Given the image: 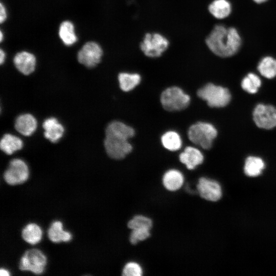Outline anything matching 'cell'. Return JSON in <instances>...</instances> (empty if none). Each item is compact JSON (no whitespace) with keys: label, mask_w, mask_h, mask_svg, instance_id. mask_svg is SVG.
<instances>
[{"label":"cell","mask_w":276,"mask_h":276,"mask_svg":"<svg viewBox=\"0 0 276 276\" xmlns=\"http://www.w3.org/2000/svg\"><path fill=\"white\" fill-rule=\"evenodd\" d=\"M205 42L213 54L225 58L237 53L241 47V38L235 28L217 25L206 37Z\"/></svg>","instance_id":"obj_1"},{"label":"cell","mask_w":276,"mask_h":276,"mask_svg":"<svg viewBox=\"0 0 276 276\" xmlns=\"http://www.w3.org/2000/svg\"><path fill=\"white\" fill-rule=\"evenodd\" d=\"M170 45L169 38L159 32H148L144 34L139 43V49L146 57L150 58L160 57Z\"/></svg>","instance_id":"obj_2"},{"label":"cell","mask_w":276,"mask_h":276,"mask_svg":"<svg viewBox=\"0 0 276 276\" xmlns=\"http://www.w3.org/2000/svg\"><path fill=\"white\" fill-rule=\"evenodd\" d=\"M188 134L192 143L204 149H209L217 136V131L210 123L198 122L190 127Z\"/></svg>","instance_id":"obj_3"},{"label":"cell","mask_w":276,"mask_h":276,"mask_svg":"<svg viewBox=\"0 0 276 276\" xmlns=\"http://www.w3.org/2000/svg\"><path fill=\"white\" fill-rule=\"evenodd\" d=\"M197 95L211 107H224L231 99L228 89L213 83H208L200 88L197 91Z\"/></svg>","instance_id":"obj_4"},{"label":"cell","mask_w":276,"mask_h":276,"mask_svg":"<svg viewBox=\"0 0 276 276\" xmlns=\"http://www.w3.org/2000/svg\"><path fill=\"white\" fill-rule=\"evenodd\" d=\"M160 102L164 108L167 111H179L188 106L190 97L180 88L172 86L163 91L160 96Z\"/></svg>","instance_id":"obj_5"},{"label":"cell","mask_w":276,"mask_h":276,"mask_svg":"<svg viewBox=\"0 0 276 276\" xmlns=\"http://www.w3.org/2000/svg\"><path fill=\"white\" fill-rule=\"evenodd\" d=\"M46 264L47 258L42 252L37 249H31L27 250L21 257L19 268L40 274L43 272Z\"/></svg>","instance_id":"obj_6"},{"label":"cell","mask_w":276,"mask_h":276,"mask_svg":"<svg viewBox=\"0 0 276 276\" xmlns=\"http://www.w3.org/2000/svg\"><path fill=\"white\" fill-rule=\"evenodd\" d=\"M29 175V168L26 162L20 158H14L10 161L4 172V178L8 184L14 186L25 182Z\"/></svg>","instance_id":"obj_7"},{"label":"cell","mask_w":276,"mask_h":276,"mask_svg":"<svg viewBox=\"0 0 276 276\" xmlns=\"http://www.w3.org/2000/svg\"><path fill=\"white\" fill-rule=\"evenodd\" d=\"M103 55L101 46L96 42H86L79 51L78 61L87 67L91 68L98 64Z\"/></svg>","instance_id":"obj_8"},{"label":"cell","mask_w":276,"mask_h":276,"mask_svg":"<svg viewBox=\"0 0 276 276\" xmlns=\"http://www.w3.org/2000/svg\"><path fill=\"white\" fill-rule=\"evenodd\" d=\"M104 145L108 155L114 159L124 158L132 150L128 140L111 136H105Z\"/></svg>","instance_id":"obj_9"},{"label":"cell","mask_w":276,"mask_h":276,"mask_svg":"<svg viewBox=\"0 0 276 276\" xmlns=\"http://www.w3.org/2000/svg\"><path fill=\"white\" fill-rule=\"evenodd\" d=\"M253 119L259 128L272 129L276 127V108L272 105L259 104L255 108Z\"/></svg>","instance_id":"obj_10"},{"label":"cell","mask_w":276,"mask_h":276,"mask_svg":"<svg viewBox=\"0 0 276 276\" xmlns=\"http://www.w3.org/2000/svg\"><path fill=\"white\" fill-rule=\"evenodd\" d=\"M197 189L200 196L208 201H217L222 196L220 185L216 181L205 177L199 179Z\"/></svg>","instance_id":"obj_11"},{"label":"cell","mask_w":276,"mask_h":276,"mask_svg":"<svg viewBox=\"0 0 276 276\" xmlns=\"http://www.w3.org/2000/svg\"><path fill=\"white\" fill-rule=\"evenodd\" d=\"M13 63L19 72L25 75H29L35 71L36 58L33 54L24 51L14 56Z\"/></svg>","instance_id":"obj_12"},{"label":"cell","mask_w":276,"mask_h":276,"mask_svg":"<svg viewBox=\"0 0 276 276\" xmlns=\"http://www.w3.org/2000/svg\"><path fill=\"white\" fill-rule=\"evenodd\" d=\"M42 127L44 130L45 137L52 143L58 142L62 137L64 132L62 125L53 117L45 119Z\"/></svg>","instance_id":"obj_13"},{"label":"cell","mask_w":276,"mask_h":276,"mask_svg":"<svg viewBox=\"0 0 276 276\" xmlns=\"http://www.w3.org/2000/svg\"><path fill=\"white\" fill-rule=\"evenodd\" d=\"M179 158L181 163L186 165L187 169L193 170L202 163L204 157L198 149L189 146L180 153Z\"/></svg>","instance_id":"obj_14"},{"label":"cell","mask_w":276,"mask_h":276,"mask_svg":"<svg viewBox=\"0 0 276 276\" xmlns=\"http://www.w3.org/2000/svg\"><path fill=\"white\" fill-rule=\"evenodd\" d=\"M14 126L15 129L22 135L30 136L36 130L37 123L34 116L29 113H25L16 118Z\"/></svg>","instance_id":"obj_15"},{"label":"cell","mask_w":276,"mask_h":276,"mask_svg":"<svg viewBox=\"0 0 276 276\" xmlns=\"http://www.w3.org/2000/svg\"><path fill=\"white\" fill-rule=\"evenodd\" d=\"M134 129L130 126L119 121H113L107 126L105 136H111L128 140L134 134Z\"/></svg>","instance_id":"obj_16"},{"label":"cell","mask_w":276,"mask_h":276,"mask_svg":"<svg viewBox=\"0 0 276 276\" xmlns=\"http://www.w3.org/2000/svg\"><path fill=\"white\" fill-rule=\"evenodd\" d=\"M162 181L164 187L167 190L176 191L183 185L184 176L179 170L170 169L165 173Z\"/></svg>","instance_id":"obj_17"},{"label":"cell","mask_w":276,"mask_h":276,"mask_svg":"<svg viewBox=\"0 0 276 276\" xmlns=\"http://www.w3.org/2000/svg\"><path fill=\"white\" fill-rule=\"evenodd\" d=\"M48 236L53 242H68L72 239V234L63 229L62 223L55 221L52 223L48 230Z\"/></svg>","instance_id":"obj_18"},{"label":"cell","mask_w":276,"mask_h":276,"mask_svg":"<svg viewBox=\"0 0 276 276\" xmlns=\"http://www.w3.org/2000/svg\"><path fill=\"white\" fill-rule=\"evenodd\" d=\"M58 34L62 42L67 46L73 45L78 40L74 25L69 20H65L61 23L59 28Z\"/></svg>","instance_id":"obj_19"},{"label":"cell","mask_w":276,"mask_h":276,"mask_svg":"<svg viewBox=\"0 0 276 276\" xmlns=\"http://www.w3.org/2000/svg\"><path fill=\"white\" fill-rule=\"evenodd\" d=\"M208 11L215 18L223 19L230 14L231 5L226 0H214L209 5Z\"/></svg>","instance_id":"obj_20"},{"label":"cell","mask_w":276,"mask_h":276,"mask_svg":"<svg viewBox=\"0 0 276 276\" xmlns=\"http://www.w3.org/2000/svg\"><path fill=\"white\" fill-rule=\"evenodd\" d=\"M23 147L22 141L18 137L6 133L2 137L0 142L1 150L8 155L12 154Z\"/></svg>","instance_id":"obj_21"},{"label":"cell","mask_w":276,"mask_h":276,"mask_svg":"<svg viewBox=\"0 0 276 276\" xmlns=\"http://www.w3.org/2000/svg\"><path fill=\"white\" fill-rule=\"evenodd\" d=\"M118 80L121 89L124 91H129L139 84L141 77L136 73L121 72L118 75Z\"/></svg>","instance_id":"obj_22"},{"label":"cell","mask_w":276,"mask_h":276,"mask_svg":"<svg viewBox=\"0 0 276 276\" xmlns=\"http://www.w3.org/2000/svg\"><path fill=\"white\" fill-rule=\"evenodd\" d=\"M42 232L41 228L36 224H28L22 229L21 236L27 243L34 245L38 243L41 239Z\"/></svg>","instance_id":"obj_23"},{"label":"cell","mask_w":276,"mask_h":276,"mask_svg":"<svg viewBox=\"0 0 276 276\" xmlns=\"http://www.w3.org/2000/svg\"><path fill=\"white\" fill-rule=\"evenodd\" d=\"M264 168V162L261 158L249 156L245 160L244 171L248 176L256 177L261 174Z\"/></svg>","instance_id":"obj_24"},{"label":"cell","mask_w":276,"mask_h":276,"mask_svg":"<svg viewBox=\"0 0 276 276\" xmlns=\"http://www.w3.org/2000/svg\"><path fill=\"white\" fill-rule=\"evenodd\" d=\"M161 142L166 149L172 151L179 150L182 146L179 134L174 131L165 132L161 137Z\"/></svg>","instance_id":"obj_25"},{"label":"cell","mask_w":276,"mask_h":276,"mask_svg":"<svg viewBox=\"0 0 276 276\" xmlns=\"http://www.w3.org/2000/svg\"><path fill=\"white\" fill-rule=\"evenodd\" d=\"M258 70L264 77L274 78L276 76V59L270 56L265 57L259 62Z\"/></svg>","instance_id":"obj_26"},{"label":"cell","mask_w":276,"mask_h":276,"mask_svg":"<svg viewBox=\"0 0 276 276\" xmlns=\"http://www.w3.org/2000/svg\"><path fill=\"white\" fill-rule=\"evenodd\" d=\"M261 85V81L260 78L254 73H249L241 82L242 88L250 94L256 93Z\"/></svg>","instance_id":"obj_27"},{"label":"cell","mask_w":276,"mask_h":276,"mask_svg":"<svg viewBox=\"0 0 276 276\" xmlns=\"http://www.w3.org/2000/svg\"><path fill=\"white\" fill-rule=\"evenodd\" d=\"M128 227L130 229L145 228L151 229L152 226L151 219L143 215H136L128 222Z\"/></svg>","instance_id":"obj_28"},{"label":"cell","mask_w":276,"mask_h":276,"mask_svg":"<svg viewBox=\"0 0 276 276\" xmlns=\"http://www.w3.org/2000/svg\"><path fill=\"white\" fill-rule=\"evenodd\" d=\"M150 236V229L141 228L134 229L129 236V241L132 244H136L139 242L144 241Z\"/></svg>","instance_id":"obj_29"},{"label":"cell","mask_w":276,"mask_h":276,"mask_svg":"<svg viewBox=\"0 0 276 276\" xmlns=\"http://www.w3.org/2000/svg\"><path fill=\"white\" fill-rule=\"evenodd\" d=\"M143 269L139 264L135 262H130L125 264L123 271L124 276H141L143 275Z\"/></svg>","instance_id":"obj_30"},{"label":"cell","mask_w":276,"mask_h":276,"mask_svg":"<svg viewBox=\"0 0 276 276\" xmlns=\"http://www.w3.org/2000/svg\"><path fill=\"white\" fill-rule=\"evenodd\" d=\"M5 5L1 2L0 3V22L3 23L7 18V13Z\"/></svg>","instance_id":"obj_31"},{"label":"cell","mask_w":276,"mask_h":276,"mask_svg":"<svg viewBox=\"0 0 276 276\" xmlns=\"http://www.w3.org/2000/svg\"><path fill=\"white\" fill-rule=\"evenodd\" d=\"M5 58H6L5 52L2 49H1L0 50V63L1 64H3V63L5 62Z\"/></svg>","instance_id":"obj_32"},{"label":"cell","mask_w":276,"mask_h":276,"mask_svg":"<svg viewBox=\"0 0 276 276\" xmlns=\"http://www.w3.org/2000/svg\"><path fill=\"white\" fill-rule=\"evenodd\" d=\"M0 275L1 276H9L10 275V273L7 270L1 268L0 270Z\"/></svg>","instance_id":"obj_33"},{"label":"cell","mask_w":276,"mask_h":276,"mask_svg":"<svg viewBox=\"0 0 276 276\" xmlns=\"http://www.w3.org/2000/svg\"><path fill=\"white\" fill-rule=\"evenodd\" d=\"M253 1L258 4H261V3L266 2L267 0H253Z\"/></svg>","instance_id":"obj_34"},{"label":"cell","mask_w":276,"mask_h":276,"mask_svg":"<svg viewBox=\"0 0 276 276\" xmlns=\"http://www.w3.org/2000/svg\"><path fill=\"white\" fill-rule=\"evenodd\" d=\"M4 39V34L2 30L0 31V41L2 42Z\"/></svg>","instance_id":"obj_35"}]
</instances>
